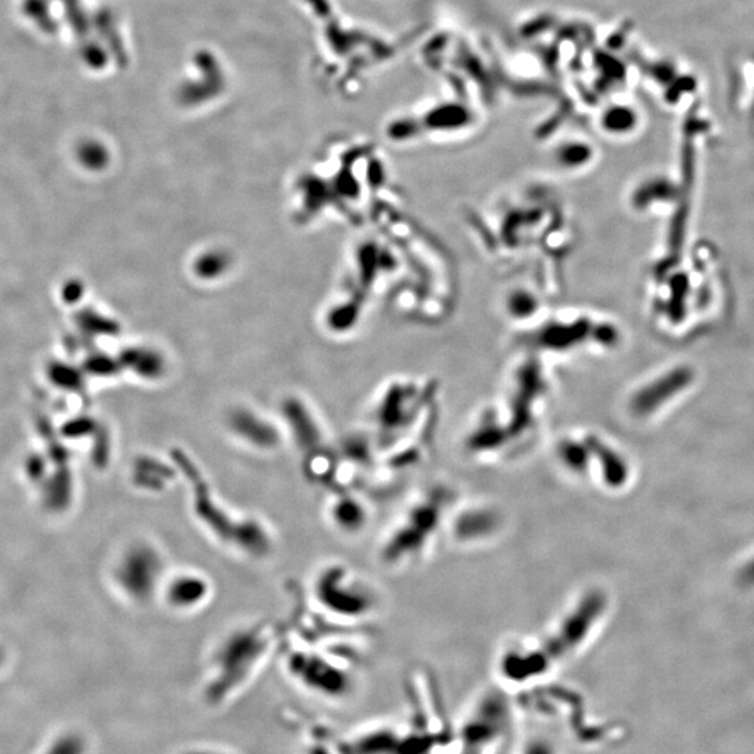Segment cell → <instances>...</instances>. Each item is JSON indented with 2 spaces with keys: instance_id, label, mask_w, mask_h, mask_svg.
I'll return each instance as SVG.
<instances>
[{
  "instance_id": "cell-1",
  "label": "cell",
  "mask_w": 754,
  "mask_h": 754,
  "mask_svg": "<svg viewBox=\"0 0 754 754\" xmlns=\"http://www.w3.org/2000/svg\"><path fill=\"white\" fill-rule=\"evenodd\" d=\"M454 492L436 485L407 507L382 545L386 565L405 566L417 562L431 548L433 539L445 527L453 512Z\"/></svg>"
},
{
  "instance_id": "cell-2",
  "label": "cell",
  "mask_w": 754,
  "mask_h": 754,
  "mask_svg": "<svg viewBox=\"0 0 754 754\" xmlns=\"http://www.w3.org/2000/svg\"><path fill=\"white\" fill-rule=\"evenodd\" d=\"M432 389L417 382H397L384 391L377 407L376 422L384 442H403L404 433L417 431L419 414L432 401Z\"/></svg>"
},
{
  "instance_id": "cell-3",
  "label": "cell",
  "mask_w": 754,
  "mask_h": 754,
  "mask_svg": "<svg viewBox=\"0 0 754 754\" xmlns=\"http://www.w3.org/2000/svg\"><path fill=\"white\" fill-rule=\"evenodd\" d=\"M317 600L331 613L344 618H365L375 611L376 595L344 566H331L316 580Z\"/></svg>"
},
{
  "instance_id": "cell-4",
  "label": "cell",
  "mask_w": 754,
  "mask_h": 754,
  "mask_svg": "<svg viewBox=\"0 0 754 754\" xmlns=\"http://www.w3.org/2000/svg\"><path fill=\"white\" fill-rule=\"evenodd\" d=\"M604 598L597 591H588L579 600H574L555 623L544 650L552 653H573L593 632L595 623L604 611Z\"/></svg>"
},
{
  "instance_id": "cell-5",
  "label": "cell",
  "mask_w": 754,
  "mask_h": 754,
  "mask_svg": "<svg viewBox=\"0 0 754 754\" xmlns=\"http://www.w3.org/2000/svg\"><path fill=\"white\" fill-rule=\"evenodd\" d=\"M162 559L153 546L136 544L122 556L118 580L132 600L146 601L160 583Z\"/></svg>"
},
{
  "instance_id": "cell-6",
  "label": "cell",
  "mask_w": 754,
  "mask_h": 754,
  "mask_svg": "<svg viewBox=\"0 0 754 754\" xmlns=\"http://www.w3.org/2000/svg\"><path fill=\"white\" fill-rule=\"evenodd\" d=\"M502 526L503 517L498 507L488 505V503H474V505L457 510L452 516L449 527L457 542L472 545L481 544L495 537Z\"/></svg>"
},
{
  "instance_id": "cell-7",
  "label": "cell",
  "mask_w": 754,
  "mask_h": 754,
  "mask_svg": "<svg viewBox=\"0 0 754 754\" xmlns=\"http://www.w3.org/2000/svg\"><path fill=\"white\" fill-rule=\"evenodd\" d=\"M693 373L689 368H676L657 379V382L648 384L646 389L641 390L633 398L632 407L637 414H647L651 410L660 407L662 401L674 396L683 387L692 382Z\"/></svg>"
},
{
  "instance_id": "cell-8",
  "label": "cell",
  "mask_w": 754,
  "mask_h": 754,
  "mask_svg": "<svg viewBox=\"0 0 754 754\" xmlns=\"http://www.w3.org/2000/svg\"><path fill=\"white\" fill-rule=\"evenodd\" d=\"M231 428L243 442L255 446V449L273 450L280 443V435L266 419L255 412L238 410L232 414Z\"/></svg>"
},
{
  "instance_id": "cell-9",
  "label": "cell",
  "mask_w": 754,
  "mask_h": 754,
  "mask_svg": "<svg viewBox=\"0 0 754 754\" xmlns=\"http://www.w3.org/2000/svg\"><path fill=\"white\" fill-rule=\"evenodd\" d=\"M555 457L567 474L573 477H583L591 467V452L587 436L584 438H577L576 435L563 436L556 443Z\"/></svg>"
},
{
  "instance_id": "cell-10",
  "label": "cell",
  "mask_w": 754,
  "mask_h": 754,
  "mask_svg": "<svg viewBox=\"0 0 754 754\" xmlns=\"http://www.w3.org/2000/svg\"><path fill=\"white\" fill-rule=\"evenodd\" d=\"M209 586L206 581L193 574H181L171 580L167 586V601L169 605L178 609L196 608L200 602L206 600Z\"/></svg>"
},
{
  "instance_id": "cell-11",
  "label": "cell",
  "mask_w": 754,
  "mask_h": 754,
  "mask_svg": "<svg viewBox=\"0 0 754 754\" xmlns=\"http://www.w3.org/2000/svg\"><path fill=\"white\" fill-rule=\"evenodd\" d=\"M331 519L336 527L345 532H358L368 521V512L364 503L352 496L337 499L331 507Z\"/></svg>"
},
{
  "instance_id": "cell-12",
  "label": "cell",
  "mask_w": 754,
  "mask_h": 754,
  "mask_svg": "<svg viewBox=\"0 0 754 754\" xmlns=\"http://www.w3.org/2000/svg\"><path fill=\"white\" fill-rule=\"evenodd\" d=\"M287 415L299 445L313 447L320 443L322 436H320L319 428L299 401H291V404H288Z\"/></svg>"
},
{
  "instance_id": "cell-13",
  "label": "cell",
  "mask_w": 754,
  "mask_h": 754,
  "mask_svg": "<svg viewBox=\"0 0 754 754\" xmlns=\"http://www.w3.org/2000/svg\"><path fill=\"white\" fill-rule=\"evenodd\" d=\"M674 183L664 178L651 179L641 183L633 195V203L637 209H646L650 204L657 203L658 200H669L675 195Z\"/></svg>"
},
{
  "instance_id": "cell-14",
  "label": "cell",
  "mask_w": 754,
  "mask_h": 754,
  "mask_svg": "<svg viewBox=\"0 0 754 754\" xmlns=\"http://www.w3.org/2000/svg\"><path fill=\"white\" fill-rule=\"evenodd\" d=\"M602 128L611 135H626L632 132L637 125V115L633 109L623 107H611L606 109L601 119Z\"/></svg>"
},
{
  "instance_id": "cell-15",
  "label": "cell",
  "mask_w": 754,
  "mask_h": 754,
  "mask_svg": "<svg viewBox=\"0 0 754 754\" xmlns=\"http://www.w3.org/2000/svg\"><path fill=\"white\" fill-rule=\"evenodd\" d=\"M593 153H591L588 144L579 142H570L562 144L556 150V161L562 165L563 169H577L584 167L590 162Z\"/></svg>"
},
{
  "instance_id": "cell-16",
  "label": "cell",
  "mask_w": 754,
  "mask_h": 754,
  "mask_svg": "<svg viewBox=\"0 0 754 754\" xmlns=\"http://www.w3.org/2000/svg\"><path fill=\"white\" fill-rule=\"evenodd\" d=\"M227 256L220 252H210L207 255L202 256V259L197 262V273L202 277H216L227 267Z\"/></svg>"
}]
</instances>
